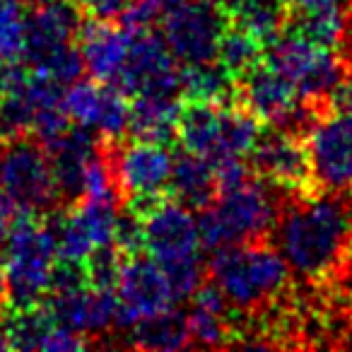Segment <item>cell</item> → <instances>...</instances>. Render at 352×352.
<instances>
[{"mask_svg": "<svg viewBox=\"0 0 352 352\" xmlns=\"http://www.w3.org/2000/svg\"><path fill=\"white\" fill-rule=\"evenodd\" d=\"M63 104L75 126L97 133L107 145L131 135V97L118 85L80 78L65 87Z\"/></svg>", "mask_w": 352, "mask_h": 352, "instance_id": "16", "label": "cell"}, {"mask_svg": "<svg viewBox=\"0 0 352 352\" xmlns=\"http://www.w3.org/2000/svg\"><path fill=\"white\" fill-rule=\"evenodd\" d=\"M126 345L147 352H169L191 347L186 314H179L176 309H171V311L133 323L126 331Z\"/></svg>", "mask_w": 352, "mask_h": 352, "instance_id": "23", "label": "cell"}, {"mask_svg": "<svg viewBox=\"0 0 352 352\" xmlns=\"http://www.w3.org/2000/svg\"><path fill=\"white\" fill-rule=\"evenodd\" d=\"M236 99L268 128H283L302 135L321 107L309 104L292 82L265 60L236 78Z\"/></svg>", "mask_w": 352, "mask_h": 352, "instance_id": "11", "label": "cell"}, {"mask_svg": "<svg viewBox=\"0 0 352 352\" xmlns=\"http://www.w3.org/2000/svg\"><path fill=\"white\" fill-rule=\"evenodd\" d=\"M121 203L116 201H80L54 212L58 236V261L82 265L97 251L116 244Z\"/></svg>", "mask_w": 352, "mask_h": 352, "instance_id": "14", "label": "cell"}, {"mask_svg": "<svg viewBox=\"0 0 352 352\" xmlns=\"http://www.w3.org/2000/svg\"><path fill=\"white\" fill-rule=\"evenodd\" d=\"M263 123L239 102H184L176 123L182 150L220 166L232 160H246L258 140Z\"/></svg>", "mask_w": 352, "mask_h": 352, "instance_id": "5", "label": "cell"}, {"mask_svg": "<svg viewBox=\"0 0 352 352\" xmlns=\"http://www.w3.org/2000/svg\"><path fill=\"white\" fill-rule=\"evenodd\" d=\"M184 65L174 58L166 41L155 27L133 32L131 56L118 87L128 94H182Z\"/></svg>", "mask_w": 352, "mask_h": 352, "instance_id": "17", "label": "cell"}, {"mask_svg": "<svg viewBox=\"0 0 352 352\" xmlns=\"http://www.w3.org/2000/svg\"><path fill=\"white\" fill-rule=\"evenodd\" d=\"M133 32L118 20L85 17L78 32V51L82 58L85 73L97 82L118 85L131 56Z\"/></svg>", "mask_w": 352, "mask_h": 352, "instance_id": "19", "label": "cell"}, {"mask_svg": "<svg viewBox=\"0 0 352 352\" xmlns=\"http://www.w3.org/2000/svg\"><path fill=\"white\" fill-rule=\"evenodd\" d=\"M20 215H22V212L17 210L15 203H12L6 193L0 191V246L8 241V236H10L12 227H15V222H17V217H20Z\"/></svg>", "mask_w": 352, "mask_h": 352, "instance_id": "29", "label": "cell"}, {"mask_svg": "<svg viewBox=\"0 0 352 352\" xmlns=\"http://www.w3.org/2000/svg\"><path fill=\"white\" fill-rule=\"evenodd\" d=\"M102 145L104 142L99 140L97 133L73 123L63 138H58L54 145L46 147L51 157V164H54L60 198H63V208L80 201L82 184H85V171H87L89 162H92V157L97 155Z\"/></svg>", "mask_w": 352, "mask_h": 352, "instance_id": "20", "label": "cell"}, {"mask_svg": "<svg viewBox=\"0 0 352 352\" xmlns=\"http://www.w3.org/2000/svg\"><path fill=\"white\" fill-rule=\"evenodd\" d=\"M249 164L261 179L273 184L285 196L314 191L307 147H304L302 135L292 131L263 126L249 155Z\"/></svg>", "mask_w": 352, "mask_h": 352, "instance_id": "18", "label": "cell"}, {"mask_svg": "<svg viewBox=\"0 0 352 352\" xmlns=\"http://www.w3.org/2000/svg\"><path fill=\"white\" fill-rule=\"evenodd\" d=\"M140 225L142 251L150 254L169 278L179 302L193 297L208 280V265L201 258L198 215L171 196L145 203H126Z\"/></svg>", "mask_w": 352, "mask_h": 352, "instance_id": "3", "label": "cell"}, {"mask_svg": "<svg viewBox=\"0 0 352 352\" xmlns=\"http://www.w3.org/2000/svg\"><path fill=\"white\" fill-rule=\"evenodd\" d=\"M85 22L75 0H32L27 8V46L22 63L63 87L82 78L78 32Z\"/></svg>", "mask_w": 352, "mask_h": 352, "instance_id": "6", "label": "cell"}, {"mask_svg": "<svg viewBox=\"0 0 352 352\" xmlns=\"http://www.w3.org/2000/svg\"><path fill=\"white\" fill-rule=\"evenodd\" d=\"M270 236L289 265V273L304 283L336 278L352 236V191H307L287 196Z\"/></svg>", "mask_w": 352, "mask_h": 352, "instance_id": "1", "label": "cell"}, {"mask_svg": "<svg viewBox=\"0 0 352 352\" xmlns=\"http://www.w3.org/2000/svg\"><path fill=\"white\" fill-rule=\"evenodd\" d=\"M263 60L280 75H285L309 104H316L321 109L331 89L347 73L336 49L314 44L292 27H285L270 44H265Z\"/></svg>", "mask_w": 352, "mask_h": 352, "instance_id": "9", "label": "cell"}, {"mask_svg": "<svg viewBox=\"0 0 352 352\" xmlns=\"http://www.w3.org/2000/svg\"><path fill=\"white\" fill-rule=\"evenodd\" d=\"M107 155L123 206L169 196V179L176 155L171 145L131 135V140L123 138L107 145Z\"/></svg>", "mask_w": 352, "mask_h": 352, "instance_id": "10", "label": "cell"}, {"mask_svg": "<svg viewBox=\"0 0 352 352\" xmlns=\"http://www.w3.org/2000/svg\"><path fill=\"white\" fill-rule=\"evenodd\" d=\"M0 191L25 215L46 217L63 208L49 150L32 135L6 142L0 162Z\"/></svg>", "mask_w": 352, "mask_h": 352, "instance_id": "8", "label": "cell"}, {"mask_svg": "<svg viewBox=\"0 0 352 352\" xmlns=\"http://www.w3.org/2000/svg\"><path fill=\"white\" fill-rule=\"evenodd\" d=\"M12 73H15V63H10V60H6L0 56V97L6 94L8 85H10V80H12Z\"/></svg>", "mask_w": 352, "mask_h": 352, "instance_id": "31", "label": "cell"}, {"mask_svg": "<svg viewBox=\"0 0 352 352\" xmlns=\"http://www.w3.org/2000/svg\"><path fill=\"white\" fill-rule=\"evenodd\" d=\"M169 196L191 210H203L217 196V171L203 157L179 150L174 155V169L169 179Z\"/></svg>", "mask_w": 352, "mask_h": 352, "instance_id": "22", "label": "cell"}, {"mask_svg": "<svg viewBox=\"0 0 352 352\" xmlns=\"http://www.w3.org/2000/svg\"><path fill=\"white\" fill-rule=\"evenodd\" d=\"M191 347H227L234 345L232 309L215 285L208 280L193 292L186 314Z\"/></svg>", "mask_w": 352, "mask_h": 352, "instance_id": "21", "label": "cell"}, {"mask_svg": "<svg viewBox=\"0 0 352 352\" xmlns=\"http://www.w3.org/2000/svg\"><path fill=\"white\" fill-rule=\"evenodd\" d=\"M287 27L297 30L314 44L336 49L345 39L347 20L340 8H314V10H292L289 8Z\"/></svg>", "mask_w": 352, "mask_h": 352, "instance_id": "25", "label": "cell"}, {"mask_svg": "<svg viewBox=\"0 0 352 352\" xmlns=\"http://www.w3.org/2000/svg\"><path fill=\"white\" fill-rule=\"evenodd\" d=\"M323 109H333V111H345L352 113V70H347L342 75V80L331 89V94L326 97Z\"/></svg>", "mask_w": 352, "mask_h": 352, "instance_id": "28", "label": "cell"}, {"mask_svg": "<svg viewBox=\"0 0 352 352\" xmlns=\"http://www.w3.org/2000/svg\"><path fill=\"white\" fill-rule=\"evenodd\" d=\"M113 289H116L118 307H121L118 331H128L133 323L171 311L176 309V304H182L176 299L174 287L162 265L142 249L123 251Z\"/></svg>", "mask_w": 352, "mask_h": 352, "instance_id": "15", "label": "cell"}, {"mask_svg": "<svg viewBox=\"0 0 352 352\" xmlns=\"http://www.w3.org/2000/svg\"><path fill=\"white\" fill-rule=\"evenodd\" d=\"M217 196L198 210L203 249L265 241L280 215V191L251 169L249 160H232L215 166Z\"/></svg>", "mask_w": 352, "mask_h": 352, "instance_id": "2", "label": "cell"}, {"mask_svg": "<svg viewBox=\"0 0 352 352\" xmlns=\"http://www.w3.org/2000/svg\"><path fill=\"white\" fill-rule=\"evenodd\" d=\"M182 87L186 102H232L236 99V78L220 63L184 65L182 70Z\"/></svg>", "mask_w": 352, "mask_h": 352, "instance_id": "24", "label": "cell"}, {"mask_svg": "<svg viewBox=\"0 0 352 352\" xmlns=\"http://www.w3.org/2000/svg\"><path fill=\"white\" fill-rule=\"evenodd\" d=\"M3 152H6V140L0 138V162H3Z\"/></svg>", "mask_w": 352, "mask_h": 352, "instance_id": "34", "label": "cell"}, {"mask_svg": "<svg viewBox=\"0 0 352 352\" xmlns=\"http://www.w3.org/2000/svg\"><path fill=\"white\" fill-rule=\"evenodd\" d=\"M292 10H314V8H340L345 0H287Z\"/></svg>", "mask_w": 352, "mask_h": 352, "instance_id": "30", "label": "cell"}, {"mask_svg": "<svg viewBox=\"0 0 352 352\" xmlns=\"http://www.w3.org/2000/svg\"><path fill=\"white\" fill-rule=\"evenodd\" d=\"M82 8L85 15L99 17V20H118L131 0H75Z\"/></svg>", "mask_w": 352, "mask_h": 352, "instance_id": "27", "label": "cell"}, {"mask_svg": "<svg viewBox=\"0 0 352 352\" xmlns=\"http://www.w3.org/2000/svg\"><path fill=\"white\" fill-rule=\"evenodd\" d=\"M314 191H352V113L321 109L302 133Z\"/></svg>", "mask_w": 352, "mask_h": 352, "instance_id": "12", "label": "cell"}, {"mask_svg": "<svg viewBox=\"0 0 352 352\" xmlns=\"http://www.w3.org/2000/svg\"><path fill=\"white\" fill-rule=\"evenodd\" d=\"M3 265L10 309H25L44 302L58 265L54 215L41 217L22 212L3 244Z\"/></svg>", "mask_w": 352, "mask_h": 352, "instance_id": "7", "label": "cell"}, {"mask_svg": "<svg viewBox=\"0 0 352 352\" xmlns=\"http://www.w3.org/2000/svg\"><path fill=\"white\" fill-rule=\"evenodd\" d=\"M338 275H342V280L352 287V236H350V241H347V249H345V256H342V265Z\"/></svg>", "mask_w": 352, "mask_h": 352, "instance_id": "33", "label": "cell"}, {"mask_svg": "<svg viewBox=\"0 0 352 352\" xmlns=\"http://www.w3.org/2000/svg\"><path fill=\"white\" fill-rule=\"evenodd\" d=\"M263 49L265 46L261 44L254 34H249V32L236 25H230L225 34H222L217 60H220L234 78H241L246 70H251L256 63L263 60Z\"/></svg>", "mask_w": 352, "mask_h": 352, "instance_id": "26", "label": "cell"}, {"mask_svg": "<svg viewBox=\"0 0 352 352\" xmlns=\"http://www.w3.org/2000/svg\"><path fill=\"white\" fill-rule=\"evenodd\" d=\"M10 309V299H8V280H6V265L0 258V318L6 316V311Z\"/></svg>", "mask_w": 352, "mask_h": 352, "instance_id": "32", "label": "cell"}, {"mask_svg": "<svg viewBox=\"0 0 352 352\" xmlns=\"http://www.w3.org/2000/svg\"><path fill=\"white\" fill-rule=\"evenodd\" d=\"M289 275L280 251L265 241L215 249L208 261V280L222 292L232 314L270 307L289 287Z\"/></svg>", "mask_w": 352, "mask_h": 352, "instance_id": "4", "label": "cell"}, {"mask_svg": "<svg viewBox=\"0 0 352 352\" xmlns=\"http://www.w3.org/2000/svg\"><path fill=\"white\" fill-rule=\"evenodd\" d=\"M230 17L217 0H179L160 20V34L182 65L217 58Z\"/></svg>", "mask_w": 352, "mask_h": 352, "instance_id": "13", "label": "cell"}, {"mask_svg": "<svg viewBox=\"0 0 352 352\" xmlns=\"http://www.w3.org/2000/svg\"><path fill=\"white\" fill-rule=\"evenodd\" d=\"M22 3H32V0H22Z\"/></svg>", "mask_w": 352, "mask_h": 352, "instance_id": "35", "label": "cell"}]
</instances>
